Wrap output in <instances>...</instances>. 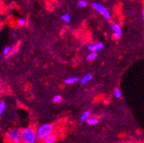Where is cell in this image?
I'll return each mask as SVG.
<instances>
[{"label":"cell","instance_id":"obj_22","mask_svg":"<svg viewBox=\"0 0 144 143\" xmlns=\"http://www.w3.org/2000/svg\"><path fill=\"white\" fill-rule=\"evenodd\" d=\"M141 18L144 20V9H143V10L141 12Z\"/></svg>","mask_w":144,"mask_h":143},{"label":"cell","instance_id":"obj_3","mask_svg":"<svg viewBox=\"0 0 144 143\" xmlns=\"http://www.w3.org/2000/svg\"><path fill=\"white\" fill-rule=\"evenodd\" d=\"M7 139L10 143H22V130L14 128L7 134Z\"/></svg>","mask_w":144,"mask_h":143},{"label":"cell","instance_id":"obj_6","mask_svg":"<svg viewBox=\"0 0 144 143\" xmlns=\"http://www.w3.org/2000/svg\"><path fill=\"white\" fill-rule=\"evenodd\" d=\"M58 139V136L56 134H51V135L47 136L44 140H42V143H56Z\"/></svg>","mask_w":144,"mask_h":143},{"label":"cell","instance_id":"obj_19","mask_svg":"<svg viewBox=\"0 0 144 143\" xmlns=\"http://www.w3.org/2000/svg\"><path fill=\"white\" fill-rule=\"evenodd\" d=\"M26 19L24 18H19L18 20V24L19 26H24L25 24H26Z\"/></svg>","mask_w":144,"mask_h":143},{"label":"cell","instance_id":"obj_7","mask_svg":"<svg viewBox=\"0 0 144 143\" xmlns=\"http://www.w3.org/2000/svg\"><path fill=\"white\" fill-rule=\"evenodd\" d=\"M79 81V77H67L64 80V83L66 85H72V84L75 83Z\"/></svg>","mask_w":144,"mask_h":143},{"label":"cell","instance_id":"obj_8","mask_svg":"<svg viewBox=\"0 0 144 143\" xmlns=\"http://www.w3.org/2000/svg\"><path fill=\"white\" fill-rule=\"evenodd\" d=\"M91 117V112L89 111H85L81 115V119H80V123L83 124L85 121H86L89 118Z\"/></svg>","mask_w":144,"mask_h":143},{"label":"cell","instance_id":"obj_12","mask_svg":"<svg viewBox=\"0 0 144 143\" xmlns=\"http://www.w3.org/2000/svg\"><path fill=\"white\" fill-rule=\"evenodd\" d=\"M13 50V47L11 45H8L5 47L3 50V56H4V59H6L9 55H10V53Z\"/></svg>","mask_w":144,"mask_h":143},{"label":"cell","instance_id":"obj_13","mask_svg":"<svg viewBox=\"0 0 144 143\" xmlns=\"http://www.w3.org/2000/svg\"><path fill=\"white\" fill-rule=\"evenodd\" d=\"M61 18H62V20L64 21L65 23H70L71 21V17L70 14H68V13H64L63 14L62 16H61Z\"/></svg>","mask_w":144,"mask_h":143},{"label":"cell","instance_id":"obj_14","mask_svg":"<svg viewBox=\"0 0 144 143\" xmlns=\"http://www.w3.org/2000/svg\"><path fill=\"white\" fill-rule=\"evenodd\" d=\"M121 95H122V94H121V91L119 88H116L113 91V96L116 99H119L121 97Z\"/></svg>","mask_w":144,"mask_h":143},{"label":"cell","instance_id":"obj_11","mask_svg":"<svg viewBox=\"0 0 144 143\" xmlns=\"http://www.w3.org/2000/svg\"><path fill=\"white\" fill-rule=\"evenodd\" d=\"M86 122L87 123L88 125H90V126H95V125H97L99 123V120L98 118H95V117H90Z\"/></svg>","mask_w":144,"mask_h":143},{"label":"cell","instance_id":"obj_18","mask_svg":"<svg viewBox=\"0 0 144 143\" xmlns=\"http://www.w3.org/2000/svg\"><path fill=\"white\" fill-rule=\"evenodd\" d=\"M6 108V104L4 101H0V115L3 114V112Z\"/></svg>","mask_w":144,"mask_h":143},{"label":"cell","instance_id":"obj_16","mask_svg":"<svg viewBox=\"0 0 144 143\" xmlns=\"http://www.w3.org/2000/svg\"><path fill=\"white\" fill-rule=\"evenodd\" d=\"M87 5H88V2L86 0H80L77 2V6L81 8H84V7H87Z\"/></svg>","mask_w":144,"mask_h":143},{"label":"cell","instance_id":"obj_20","mask_svg":"<svg viewBox=\"0 0 144 143\" xmlns=\"http://www.w3.org/2000/svg\"><path fill=\"white\" fill-rule=\"evenodd\" d=\"M113 38L114 39H119L120 37H121V36L119 35H118V34H116V33H113L112 35Z\"/></svg>","mask_w":144,"mask_h":143},{"label":"cell","instance_id":"obj_9","mask_svg":"<svg viewBox=\"0 0 144 143\" xmlns=\"http://www.w3.org/2000/svg\"><path fill=\"white\" fill-rule=\"evenodd\" d=\"M112 30L114 32V33L119 35L121 36L122 35V28L121 27V26L118 24H114L112 25Z\"/></svg>","mask_w":144,"mask_h":143},{"label":"cell","instance_id":"obj_4","mask_svg":"<svg viewBox=\"0 0 144 143\" xmlns=\"http://www.w3.org/2000/svg\"><path fill=\"white\" fill-rule=\"evenodd\" d=\"M91 7L95 11L99 13L107 20H110L111 18V15L108 9L102 4H99L98 2H93L91 3Z\"/></svg>","mask_w":144,"mask_h":143},{"label":"cell","instance_id":"obj_21","mask_svg":"<svg viewBox=\"0 0 144 143\" xmlns=\"http://www.w3.org/2000/svg\"><path fill=\"white\" fill-rule=\"evenodd\" d=\"M18 51V48H13L12 51L10 53V55H14L15 53H17Z\"/></svg>","mask_w":144,"mask_h":143},{"label":"cell","instance_id":"obj_5","mask_svg":"<svg viewBox=\"0 0 144 143\" xmlns=\"http://www.w3.org/2000/svg\"><path fill=\"white\" fill-rule=\"evenodd\" d=\"M88 49L91 52H97L104 48V44L102 42H97L95 44H89L87 46Z\"/></svg>","mask_w":144,"mask_h":143},{"label":"cell","instance_id":"obj_10","mask_svg":"<svg viewBox=\"0 0 144 143\" xmlns=\"http://www.w3.org/2000/svg\"><path fill=\"white\" fill-rule=\"evenodd\" d=\"M93 78V76L91 74H88V75H86L85 76L81 78L80 80V82L82 85H84V84H86L88 82H89L90 80H91V79Z\"/></svg>","mask_w":144,"mask_h":143},{"label":"cell","instance_id":"obj_15","mask_svg":"<svg viewBox=\"0 0 144 143\" xmlns=\"http://www.w3.org/2000/svg\"><path fill=\"white\" fill-rule=\"evenodd\" d=\"M97 53L91 52L87 56V60L88 61H93L97 58Z\"/></svg>","mask_w":144,"mask_h":143},{"label":"cell","instance_id":"obj_1","mask_svg":"<svg viewBox=\"0 0 144 143\" xmlns=\"http://www.w3.org/2000/svg\"><path fill=\"white\" fill-rule=\"evenodd\" d=\"M37 136L33 127H26L22 129V143H37Z\"/></svg>","mask_w":144,"mask_h":143},{"label":"cell","instance_id":"obj_17","mask_svg":"<svg viewBox=\"0 0 144 143\" xmlns=\"http://www.w3.org/2000/svg\"><path fill=\"white\" fill-rule=\"evenodd\" d=\"M52 101H53V103H59V102L62 101V97L60 95H56V96H53Z\"/></svg>","mask_w":144,"mask_h":143},{"label":"cell","instance_id":"obj_23","mask_svg":"<svg viewBox=\"0 0 144 143\" xmlns=\"http://www.w3.org/2000/svg\"><path fill=\"white\" fill-rule=\"evenodd\" d=\"M2 91V83H1V81H0V91Z\"/></svg>","mask_w":144,"mask_h":143},{"label":"cell","instance_id":"obj_2","mask_svg":"<svg viewBox=\"0 0 144 143\" xmlns=\"http://www.w3.org/2000/svg\"><path fill=\"white\" fill-rule=\"evenodd\" d=\"M54 126L52 123H44L40 126L36 130L37 140L42 141L47 136L53 134Z\"/></svg>","mask_w":144,"mask_h":143}]
</instances>
